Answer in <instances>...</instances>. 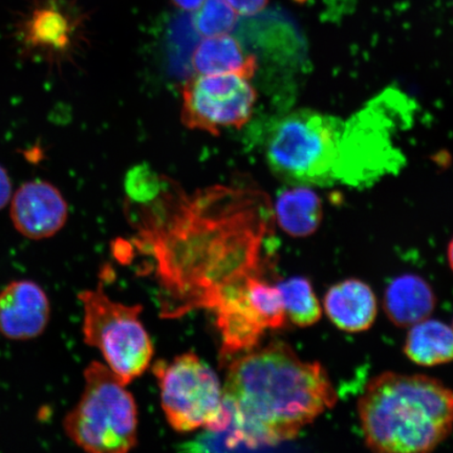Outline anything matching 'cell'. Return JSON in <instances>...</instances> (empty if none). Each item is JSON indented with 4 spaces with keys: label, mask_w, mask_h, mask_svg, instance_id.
I'll list each match as a JSON object with an SVG mask.
<instances>
[{
    "label": "cell",
    "mask_w": 453,
    "mask_h": 453,
    "mask_svg": "<svg viewBox=\"0 0 453 453\" xmlns=\"http://www.w3.org/2000/svg\"><path fill=\"white\" fill-rule=\"evenodd\" d=\"M437 304L433 288L422 277L404 274L389 283L383 308L388 319L398 327H411L434 313Z\"/></svg>",
    "instance_id": "cell-13"
},
{
    "label": "cell",
    "mask_w": 453,
    "mask_h": 453,
    "mask_svg": "<svg viewBox=\"0 0 453 453\" xmlns=\"http://www.w3.org/2000/svg\"><path fill=\"white\" fill-rule=\"evenodd\" d=\"M250 79L235 73L190 78L182 92L184 126L215 135L245 126L257 99Z\"/></svg>",
    "instance_id": "cell-8"
},
{
    "label": "cell",
    "mask_w": 453,
    "mask_h": 453,
    "mask_svg": "<svg viewBox=\"0 0 453 453\" xmlns=\"http://www.w3.org/2000/svg\"><path fill=\"white\" fill-rule=\"evenodd\" d=\"M223 390L259 449L296 438L337 402L325 368L281 342L235 360Z\"/></svg>",
    "instance_id": "cell-2"
},
{
    "label": "cell",
    "mask_w": 453,
    "mask_h": 453,
    "mask_svg": "<svg viewBox=\"0 0 453 453\" xmlns=\"http://www.w3.org/2000/svg\"><path fill=\"white\" fill-rule=\"evenodd\" d=\"M83 305L84 342L98 349L107 365L124 384L143 373L154 347L139 316L141 305L112 302L104 288L79 294Z\"/></svg>",
    "instance_id": "cell-6"
},
{
    "label": "cell",
    "mask_w": 453,
    "mask_h": 453,
    "mask_svg": "<svg viewBox=\"0 0 453 453\" xmlns=\"http://www.w3.org/2000/svg\"><path fill=\"white\" fill-rule=\"evenodd\" d=\"M196 11L191 24L205 38L226 35L237 25V14L226 0H205Z\"/></svg>",
    "instance_id": "cell-20"
},
{
    "label": "cell",
    "mask_w": 453,
    "mask_h": 453,
    "mask_svg": "<svg viewBox=\"0 0 453 453\" xmlns=\"http://www.w3.org/2000/svg\"><path fill=\"white\" fill-rule=\"evenodd\" d=\"M50 303L37 282L14 280L0 292V334L15 342L42 336L49 326Z\"/></svg>",
    "instance_id": "cell-10"
},
{
    "label": "cell",
    "mask_w": 453,
    "mask_h": 453,
    "mask_svg": "<svg viewBox=\"0 0 453 453\" xmlns=\"http://www.w3.org/2000/svg\"><path fill=\"white\" fill-rule=\"evenodd\" d=\"M344 127L340 119L319 111L290 113L269 135V167L288 183L326 184L337 180Z\"/></svg>",
    "instance_id": "cell-5"
},
{
    "label": "cell",
    "mask_w": 453,
    "mask_h": 453,
    "mask_svg": "<svg viewBox=\"0 0 453 453\" xmlns=\"http://www.w3.org/2000/svg\"><path fill=\"white\" fill-rule=\"evenodd\" d=\"M154 372L160 384L163 411L177 432L218 429L229 421L231 407L217 373L196 354L157 362Z\"/></svg>",
    "instance_id": "cell-7"
},
{
    "label": "cell",
    "mask_w": 453,
    "mask_h": 453,
    "mask_svg": "<svg viewBox=\"0 0 453 453\" xmlns=\"http://www.w3.org/2000/svg\"><path fill=\"white\" fill-rule=\"evenodd\" d=\"M275 218L280 228L293 237H307L319 229L322 219V202L309 187L296 186L277 196Z\"/></svg>",
    "instance_id": "cell-16"
},
{
    "label": "cell",
    "mask_w": 453,
    "mask_h": 453,
    "mask_svg": "<svg viewBox=\"0 0 453 453\" xmlns=\"http://www.w3.org/2000/svg\"><path fill=\"white\" fill-rule=\"evenodd\" d=\"M12 196V183L7 170L0 166V211L8 205Z\"/></svg>",
    "instance_id": "cell-23"
},
{
    "label": "cell",
    "mask_w": 453,
    "mask_h": 453,
    "mask_svg": "<svg viewBox=\"0 0 453 453\" xmlns=\"http://www.w3.org/2000/svg\"><path fill=\"white\" fill-rule=\"evenodd\" d=\"M84 390L67 413V437L88 452L123 453L137 445L138 410L134 396L111 368L92 362L84 371Z\"/></svg>",
    "instance_id": "cell-4"
},
{
    "label": "cell",
    "mask_w": 453,
    "mask_h": 453,
    "mask_svg": "<svg viewBox=\"0 0 453 453\" xmlns=\"http://www.w3.org/2000/svg\"><path fill=\"white\" fill-rule=\"evenodd\" d=\"M138 206L137 245L150 250L178 311L211 309L226 287L259 276L273 234L267 196L249 186L217 185L187 194L165 179L155 200Z\"/></svg>",
    "instance_id": "cell-1"
},
{
    "label": "cell",
    "mask_w": 453,
    "mask_h": 453,
    "mask_svg": "<svg viewBox=\"0 0 453 453\" xmlns=\"http://www.w3.org/2000/svg\"><path fill=\"white\" fill-rule=\"evenodd\" d=\"M411 327L404 353L413 364L434 366L453 361V328L428 319Z\"/></svg>",
    "instance_id": "cell-17"
},
{
    "label": "cell",
    "mask_w": 453,
    "mask_h": 453,
    "mask_svg": "<svg viewBox=\"0 0 453 453\" xmlns=\"http://www.w3.org/2000/svg\"><path fill=\"white\" fill-rule=\"evenodd\" d=\"M205 0H172V3L180 10L196 11Z\"/></svg>",
    "instance_id": "cell-24"
},
{
    "label": "cell",
    "mask_w": 453,
    "mask_h": 453,
    "mask_svg": "<svg viewBox=\"0 0 453 453\" xmlns=\"http://www.w3.org/2000/svg\"><path fill=\"white\" fill-rule=\"evenodd\" d=\"M237 15L251 17L267 7L269 0H226Z\"/></svg>",
    "instance_id": "cell-22"
},
{
    "label": "cell",
    "mask_w": 453,
    "mask_h": 453,
    "mask_svg": "<svg viewBox=\"0 0 453 453\" xmlns=\"http://www.w3.org/2000/svg\"><path fill=\"white\" fill-rule=\"evenodd\" d=\"M230 407L232 411L231 417L225 426L218 429H206L205 432L198 435L195 440L180 445V450L188 452H219L259 449L257 443L249 435L246 429L243 428L234 410L232 409L231 405Z\"/></svg>",
    "instance_id": "cell-19"
},
{
    "label": "cell",
    "mask_w": 453,
    "mask_h": 453,
    "mask_svg": "<svg viewBox=\"0 0 453 453\" xmlns=\"http://www.w3.org/2000/svg\"><path fill=\"white\" fill-rule=\"evenodd\" d=\"M449 260L450 268L453 271V239L451 240V242L449 243Z\"/></svg>",
    "instance_id": "cell-25"
},
{
    "label": "cell",
    "mask_w": 453,
    "mask_h": 453,
    "mask_svg": "<svg viewBox=\"0 0 453 453\" xmlns=\"http://www.w3.org/2000/svg\"><path fill=\"white\" fill-rule=\"evenodd\" d=\"M248 279L226 287L211 308L217 315L219 330L222 335V352L226 355L252 349L267 330L248 296Z\"/></svg>",
    "instance_id": "cell-11"
},
{
    "label": "cell",
    "mask_w": 453,
    "mask_h": 453,
    "mask_svg": "<svg viewBox=\"0 0 453 453\" xmlns=\"http://www.w3.org/2000/svg\"><path fill=\"white\" fill-rule=\"evenodd\" d=\"M192 66L200 75L235 73L252 78L257 69L253 55H247L237 39L226 35L206 37L192 55Z\"/></svg>",
    "instance_id": "cell-15"
},
{
    "label": "cell",
    "mask_w": 453,
    "mask_h": 453,
    "mask_svg": "<svg viewBox=\"0 0 453 453\" xmlns=\"http://www.w3.org/2000/svg\"><path fill=\"white\" fill-rule=\"evenodd\" d=\"M287 319L299 327L314 326L321 319L322 308L313 286L304 277H291L279 285Z\"/></svg>",
    "instance_id": "cell-18"
},
{
    "label": "cell",
    "mask_w": 453,
    "mask_h": 453,
    "mask_svg": "<svg viewBox=\"0 0 453 453\" xmlns=\"http://www.w3.org/2000/svg\"><path fill=\"white\" fill-rule=\"evenodd\" d=\"M358 412L373 451H432L453 429V392L437 379L383 372L361 395Z\"/></svg>",
    "instance_id": "cell-3"
},
{
    "label": "cell",
    "mask_w": 453,
    "mask_h": 453,
    "mask_svg": "<svg viewBox=\"0 0 453 453\" xmlns=\"http://www.w3.org/2000/svg\"><path fill=\"white\" fill-rule=\"evenodd\" d=\"M294 2H296L299 4H303V3L307 2V0H294Z\"/></svg>",
    "instance_id": "cell-26"
},
{
    "label": "cell",
    "mask_w": 453,
    "mask_h": 453,
    "mask_svg": "<svg viewBox=\"0 0 453 453\" xmlns=\"http://www.w3.org/2000/svg\"><path fill=\"white\" fill-rule=\"evenodd\" d=\"M324 308L334 326L348 333L368 330L378 313L375 293L367 283L355 279L340 281L328 288Z\"/></svg>",
    "instance_id": "cell-12"
},
{
    "label": "cell",
    "mask_w": 453,
    "mask_h": 453,
    "mask_svg": "<svg viewBox=\"0 0 453 453\" xmlns=\"http://www.w3.org/2000/svg\"><path fill=\"white\" fill-rule=\"evenodd\" d=\"M166 177H161L145 164L135 166L127 175L126 190L130 202L145 203L160 195Z\"/></svg>",
    "instance_id": "cell-21"
},
{
    "label": "cell",
    "mask_w": 453,
    "mask_h": 453,
    "mask_svg": "<svg viewBox=\"0 0 453 453\" xmlns=\"http://www.w3.org/2000/svg\"><path fill=\"white\" fill-rule=\"evenodd\" d=\"M69 208L55 186L32 180L17 190L11 203V219L15 229L30 240L52 237L64 228Z\"/></svg>",
    "instance_id": "cell-9"
},
{
    "label": "cell",
    "mask_w": 453,
    "mask_h": 453,
    "mask_svg": "<svg viewBox=\"0 0 453 453\" xmlns=\"http://www.w3.org/2000/svg\"><path fill=\"white\" fill-rule=\"evenodd\" d=\"M78 17L59 2H49L33 11L26 21L27 47L50 54L65 53L71 47L78 28Z\"/></svg>",
    "instance_id": "cell-14"
}]
</instances>
